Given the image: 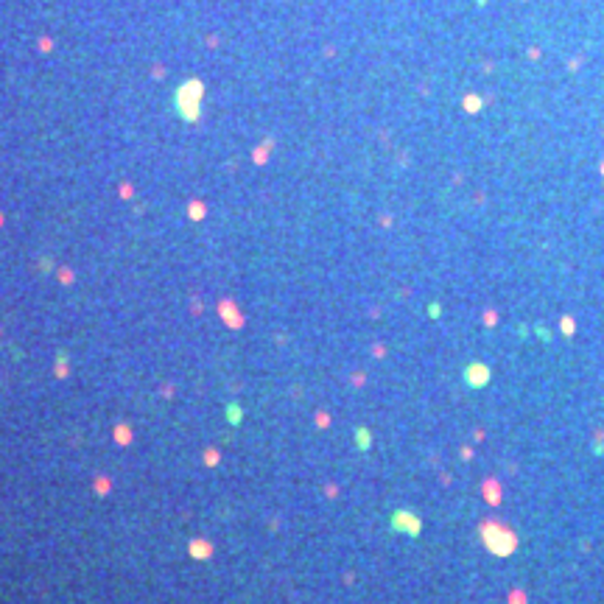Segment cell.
I'll return each instance as SVG.
<instances>
[{
	"instance_id": "cell-1",
	"label": "cell",
	"mask_w": 604,
	"mask_h": 604,
	"mask_svg": "<svg viewBox=\"0 0 604 604\" xmlns=\"http://www.w3.org/2000/svg\"><path fill=\"white\" fill-rule=\"evenodd\" d=\"M202 101H205V84H202V79H185L174 92V112L185 123H196L202 115Z\"/></svg>"
},
{
	"instance_id": "cell-2",
	"label": "cell",
	"mask_w": 604,
	"mask_h": 604,
	"mask_svg": "<svg viewBox=\"0 0 604 604\" xmlns=\"http://www.w3.org/2000/svg\"><path fill=\"white\" fill-rule=\"evenodd\" d=\"M484 540H487V548L492 551V554H512L515 551V534L512 532H504V529H498V526H484L481 529Z\"/></svg>"
},
{
	"instance_id": "cell-3",
	"label": "cell",
	"mask_w": 604,
	"mask_h": 604,
	"mask_svg": "<svg viewBox=\"0 0 604 604\" xmlns=\"http://www.w3.org/2000/svg\"><path fill=\"white\" fill-rule=\"evenodd\" d=\"M392 529H394V532L409 534V537H417L420 529H423V523H420V518L414 512H409V509H397V512L392 515Z\"/></svg>"
},
{
	"instance_id": "cell-4",
	"label": "cell",
	"mask_w": 604,
	"mask_h": 604,
	"mask_svg": "<svg viewBox=\"0 0 604 604\" xmlns=\"http://www.w3.org/2000/svg\"><path fill=\"white\" fill-rule=\"evenodd\" d=\"M462 375H465V381H467V386H470V389H481L484 383L489 381V369L484 367L481 361H473V364H467V367H465V372H462Z\"/></svg>"
},
{
	"instance_id": "cell-5",
	"label": "cell",
	"mask_w": 604,
	"mask_h": 604,
	"mask_svg": "<svg viewBox=\"0 0 604 604\" xmlns=\"http://www.w3.org/2000/svg\"><path fill=\"white\" fill-rule=\"evenodd\" d=\"M356 445H358V450H369V445H372V434H369L367 428H358L356 431Z\"/></svg>"
},
{
	"instance_id": "cell-6",
	"label": "cell",
	"mask_w": 604,
	"mask_h": 604,
	"mask_svg": "<svg viewBox=\"0 0 604 604\" xmlns=\"http://www.w3.org/2000/svg\"><path fill=\"white\" fill-rule=\"evenodd\" d=\"M230 423L232 425L241 423V409H238V406H230Z\"/></svg>"
},
{
	"instance_id": "cell-7",
	"label": "cell",
	"mask_w": 604,
	"mask_h": 604,
	"mask_svg": "<svg viewBox=\"0 0 604 604\" xmlns=\"http://www.w3.org/2000/svg\"><path fill=\"white\" fill-rule=\"evenodd\" d=\"M428 314H431V316H439V314H442V305H436V302H434V305H428Z\"/></svg>"
},
{
	"instance_id": "cell-8",
	"label": "cell",
	"mask_w": 604,
	"mask_h": 604,
	"mask_svg": "<svg viewBox=\"0 0 604 604\" xmlns=\"http://www.w3.org/2000/svg\"><path fill=\"white\" fill-rule=\"evenodd\" d=\"M537 336L543 338V341H548V338H551V336H548V330H543V327H537Z\"/></svg>"
}]
</instances>
